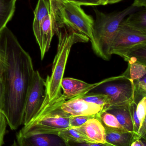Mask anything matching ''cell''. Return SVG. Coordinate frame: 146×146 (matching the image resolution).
Wrapping results in <instances>:
<instances>
[{"mask_svg": "<svg viewBox=\"0 0 146 146\" xmlns=\"http://www.w3.org/2000/svg\"><path fill=\"white\" fill-rule=\"evenodd\" d=\"M80 98L88 103L95 104L103 107V110H105L109 106V97L103 94L87 93Z\"/></svg>", "mask_w": 146, "mask_h": 146, "instance_id": "cell-19", "label": "cell"}, {"mask_svg": "<svg viewBox=\"0 0 146 146\" xmlns=\"http://www.w3.org/2000/svg\"><path fill=\"white\" fill-rule=\"evenodd\" d=\"M125 61L127 62H137L146 66V46L139 47L131 51Z\"/></svg>", "mask_w": 146, "mask_h": 146, "instance_id": "cell-20", "label": "cell"}, {"mask_svg": "<svg viewBox=\"0 0 146 146\" xmlns=\"http://www.w3.org/2000/svg\"><path fill=\"white\" fill-rule=\"evenodd\" d=\"M72 2L74 3L81 6H93L92 3L90 1V0H72Z\"/></svg>", "mask_w": 146, "mask_h": 146, "instance_id": "cell-28", "label": "cell"}, {"mask_svg": "<svg viewBox=\"0 0 146 146\" xmlns=\"http://www.w3.org/2000/svg\"><path fill=\"white\" fill-rule=\"evenodd\" d=\"M62 111L71 117L99 115L103 107L77 98L64 101L59 98Z\"/></svg>", "mask_w": 146, "mask_h": 146, "instance_id": "cell-8", "label": "cell"}, {"mask_svg": "<svg viewBox=\"0 0 146 146\" xmlns=\"http://www.w3.org/2000/svg\"><path fill=\"white\" fill-rule=\"evenodd\" d=\"M2 70V60L1 54L0 51V76L1 74Z\"/></svg>", "mask_w": 146, "mask_h": 146, "instance_id": "cell-33", "label": "cell"}, {"mask_svg": "<svg viewBox=\"0 0 146 146\" xmlns=\"http://www.w3.org/2000/svg\"><path fill=\"white\" fill-rule=\"evenodd\" d=\"M137 104L135 101H133L129 105V109L131 112L132 120L133 123L135 133L139 136V133L140 129V122L136 113Z\"/></svg>", "mask_w": 146, "mask_h": 146, "instance_id": "cell-23", "label": "cell"}, {"mask_svg": "<svg viewBox=\"0 0 146 146\" xmlns=\"http://www.w3.org/2000/svg\"><path fill=\"white\" fill-rule=\"evenodd\" d=\"M138 9L131 5L123 10L109 13L94 9L96 19L93 25V45L92 47L98 56L104 60H110L112 56L111 49L121 23Z\"/></svg>", "mask_w": 146, "mask_h": 146, "instance_id": "cell-3", "label": "cell"}, {"mask_svg": "<svg viewBox=\"0 0 146 146\" xmlns=\"http://www.w3.org/2000/svg\"><path fill=\"white\" fill-rule=\"evenodd\" d=\"M70 146H111L108 144H101L95 143H69Z\"/></svg>", "mask_w": 146, "mask_h": 146, "instance_id": "cell-27", "label": "cell"}, {"mask_svg": "<svg viewBox=\"0 0 146 146\" xmlns=\"http://www.w3.org/2000/svg\"><path fill=\"white\" fill-rule=\"evenodd\" d=\"M7 124L5 116L2 112L0 111V146H3L4 144V138Z\"/></svg>", "mask_w": 146, "mask_h": 146, "instance_id": "cell-25", "label": "cell"}, {"mask_svg": "<svg viewBox=\"0 0 146 146\" xmlns=\"http://www.w3.org/2000/svg\"><path fill=\"white\" fill-rule=\"evenodd\" d=\"M132 6L136 7H146V0H134Z\"/></svg>", "mask_w": 146, "mask_h": 146, "instance_id": "cell-29", "label": "cell"}, {"mask_svg": "<svg viewBox=\"0 0 146 146\" xmlns=\"http://www.w3.org/2000/svg\"><path fill=\"white\" fill-rule=\"evenodd\" d=\"M104 126L106 142L111 146H131L135 141L141 139L134 132Z\"/></svg>", "mask_w": 146, "mask_h": 146, "instance_id": "cell-12", "label": "cell"}, {"mask_svg": "<svg viewBox=\"0 0 146 146\" xmlns=\"http://www.w3.org/2000/svg\"><path fill=\"white\" fill-rule=\"evenodd\" d=\"M61 2H73L72 0H57Z\"/></svg>", "mask_w": 146, "mask_h": 146, "instance_id": "cell-34", "label": "cell"}, {"mask_svg": "<svg viewBox=\"0 0 146 146\" xmlns=\"http://www.w3.org/2000/svg\"><path fill=\"white\" fill-rule=\"evenodd\" d=\"M97 116H79L71 117L70 118V127H79L84 124L87 120Z\"/></svg>", "mask_w": 146, "mask_h": 146, "instance_id": "cell-24", "label": "cell"}, {"mask_svg": "<svg viewBox=\"0 0 146 146\" xmlns=\"http://www.w3.org/2000/svg\"><path fill=\"white\" fill-rule=\"evenodd\" d=\"M128 62V66L127 68L123 74L129 79L133 81H135L146 76L145 65L132 62Z\"/></svg>", "mask_w": 146, "mask_h": 146, "instance_id": "cell-18", "label": "cell"}, {"mask_svg": "<svg viewBox=\"0 0 146 146\" xmlns=\"http://www.w3.org/2000/svg\"><path fill=\"white\" fill-rule=\"evenodd\" d=\"M0 77L5 90L2 112L10 128L15 130L23 124L26 99L35 71L30 55L7 27L0 33Z\"/></svg>", "mask_w": 146, "mask_h": 146, "instance_id": "cell-1", "label": "cell"}, {"mask_svg": "<svg viewBox=\"0 0 146 146\" xmlns=\"http://www.w3.org/2000/svg\"><path fill=\"white\" fill-rule=\"evenodd\" d=\"M84 135L90 143L107 144L105 139L104 126L99 118V116L87 120L85 123L76 127H71Z\"/></svg>", "mask_w": 146, "mask_h": 146, "instance_id": "cell-10", "label": "cell"}, {"mask_svg": "<svg viewBox=\"0 0 146 146\" xmlns=\"http://www.w3.org/2000/svg\"><path fill=\"white\" fill-rule=\"evenodd\" d=\"M135 88V102H138L144 97H146V76L133 81Z\"/></svg>", "mask_w": 146, "mask_h": 146, "instance_id": "cell-22", "label": "cell"}, {"mask_svg": "<svg viewBox=\"0 0 146 146\" xmlns=\"http://www.w3.org/2000/svg\"><path fill=\"white\" fill-rule=\"evenodd\" d=\"M15 1H16V0H15Z\"/></svg>", "mask_w": 146, "mask_h": 146, "instance_id": "cell-36", "label": "cell"}, {"mask_svg": "<svg viewBox=\"0 0 146 146\" xmlns=\"http://www.w3.org/2000/svg\"><path fill=\"white\" fill-rule=\"evenodd\" d=\"M15 0H0V33L6 27L13 15Z\"/></svg>", "mask_w": 146, "mask_h": 146, "instance_id": "cell-15", "label": "cell"}, {"mask_svg": "<svg viewBox=\"0 0 146 146\" xmlns=\"http://www.w3.org/2000/svg\"><path fill=\"white\" fill-rule=\"evenodd\" d=\"M123 0H101L100 5H105L108 4H114Z\"/></svg>", "mask_w": 146, "mask_h": 146, "instance_id": "cell-30", "label": "cell"}, {"mask_svg": "<svg viewBox=\"0 0 146 146\" xmlns=\"http://www.w3.org/2000/svg\"><path fill=\"white\" fill-rule=\"evenodd\" d=\"M87 93L107 95L109 100V107L129 105L135 101L133 81L123 74L103 80L100 85Z\"/></svg>", "mask_w": 146, "mask_h": 146, "instance_id": "cell-5", "label": "cell"}, {"mask_svg": "<svg viewBox=\"0 0 146 146\" xmlns=\"http://www.w3.org/2000/svg\"><path fill=\"white\" fill-rule=\"evenodd\" d=\"M19 146H67L57 135L47 134L29 136L16 135Z\"/></svg>", "mask_w": 146, "mask_h": 146, "instance_id": "cell-11", "label": "cell"}, {"mask_svg": "<svg viewBox=\"0 0 146 146\" xmlns=\"http://www.w3.org/2000/svg\"><path fill=\"white\" fill-rule=\"evenodd\" d=\"M146 46V33L131 29L122 21L113 41L111 54L126 60L129 54L139 47Z\"/></svg>", "mask_w": 146, "mask_h": 146, "instance_id": "cell-6", "label": "cell"}, {"mask_svg": "<svg viewBox=\"0 0 146 146\" xmlns=\"http://www.w3.org/2000/svg\"><path fill=\"white\" fill-rule=\"evenodd\" d=\"M5 90L2 80L0 77V111L2 112L4 103Z\"/></svg>", "mask_w": 146, "mask_h": 146, "instance_id": "cell-26", "label": "cell"}, {"mask_svg": "<svg viewBox=\"0 0 146 146\" xmlns=\"http://www.w3.org/2000/svg\"><path fill=\"white\" fill-rule=\"evenodd\" d=\"M10 146H18V144H17V142H16L15 141H13V143L12 145Z\"/></svg>", "mask_w": 146, "mask_h": 146, "instance_id": "cell-35", "label": "cell"}, {"mask_svg": "<svg viewBox=\"0 0 146 146\" xmlns=\"http://www.w3.org/2000/svg\"><path fill=\"white\" fill-rule=\"evenodd\" d=\"M51 13L57 24H63L89 38L93 45L94 19L85 13L80 5L73 2L49 0Z\"/></svg>", "mask_w": 146, "mask_h": 146, "instance_id": "cell-4", "label": "cell"}, {"mask_svg": "<svg viewBox=\"0 0 146 146\" xmlns=\"http://www.w3.org/2000/svg\"><path fill=\"white\" fill-rule=\"evenodd\" d=\"M99 118L104 126L112 128L126 130L120 124L114 115L106 111H102L99 114Z\"/></svg>", "mask_w": 146, "mask_h": 146, "instance_id": "cell-21", "label": "cell"}, {"mask_svg": "<svg viewBox=\"0 0 146 146\" xmlns=\"http://www.w3.org/2000/svg\"><path fill=\"white\" fill-rule=\"evenodd\" d=\"M45 81L39 72L35 71L27 96L23 124L28 125L40 110L45 97Z\"/></svg>", "mask_w": 146, "mask_h": 146, "instance_id": "cell-7", "label": "cell"}, {"mask_svg": "<svg viewBox=\"0 0 146 146\" xmlns=\"http://www.w3.org/2000/svg\"><path fill=\"white\" fill-rule=\"evenodd\" d=\"M129 105L125 106H110L104 111L114 115L120 124L126 130L135 133Z\"/></svg>", "mask_w": 146, "mask_h": 146, "instance_id": "cell-13", "label": "cell"}, {"mask_svg": "<svg viewBox=\"0 0 146 146\" xmlns=\"http://www.w3.org/2000/svg\"><path fill=\"white\" fill-rule=\"evenodd\" d=\"M101 82L102 81L97 83L90 84L78 79L63 77L61 82V88L63 92L62 93L60 98L64 101L81 98L100 85Z\"/></svg>", "mask_w": 146, "mask_h": 146, "instance_id": "cell-9", "label": "cell"}, {"mask_svg": "<svg viewBox=\"0 0 146 146\" xmlns=\"http://www.w3.org/2000/svg\"><path fill=\"white\" fill-rule=\"evenodd\" d=\"M56 35L58 39L57 51L52 65L50 76L45 80L44 102L51 103L61 97V82L63 78L68 58L73 45L78 42H87L90 41L86 36L77 32L63 24H57Z\"/></svg>", "mask_w": 146, "mask_h": 146, "instance_id": "cell-2", "label": "cell"}, {"mask_svg": "<svg viewBox=\"0 0 146 146\" xmlns=\"http://www.w3.org/2000/svg\"><path fill=\"white\" fill-rule=\"evenodd\" d=\"M123 22L131 29L146 33L145 9L130 14L127 18L123 21Z\"/></svg>", "mask_w": 146, "mask_h": 146, "instance_id": "cell-14", "label": "cell"}, {"mask_svg": "<svg viewBox=\"0 0 146 146\" xmlns=\"http://www.w3.org/2000/svg\"><path fill=\"white\" fill-rule=\"evenodd\" d=\"M131 146H146L145 141H143L141 139H138L132 143Z\"/></svg>", "mask_w": 146, "mask_h": 146, "instance_id": "cell-31", "label": "cell"}, {"mask_svg": "<svg viewBox=\"0 0 146 146\" xmlns=\"http://www.w3.org/2000/svg\"><path fill=\"white\" fill-rule=\"evenodd\" d=\"M50 12L49 0H39L34 11V18L33 29L34 36L37 33L39 24L42 20L50 14Z\"/></svg>", "mask_w": 146, "mask_h": 146, "instance_id": "cell-16", "label": "cell"}, {"mask_svg": "<svg viewBox=\"0 0 146 146\" xmlns=\"http://www.w3.org/2000/svg\"><path fill=\"white\" fill-rule=\"evenodd\" d=\"M90 1L92 3L93 6H97V5H100V2L101 0H90Z\"/></svg>", "mask_w": 146, "mask_h": 146, "instance_id": "cell-32", "label": "cell"}, {"mask_svg": "<svg viewBox=\"0 0 146 146\" xmlns=\"http://www.w3.org/2000/svg\"><path fill=\"white\" fill-rule=\"evenodd\" d=\"M57 135L67 146L69 143H90L84 135L71 127L60 131Z\"/></svg>", "mask_w": 146, "mask_h": 146, "instance_id": "cell-17", "label": "cell"}]
</instances>
